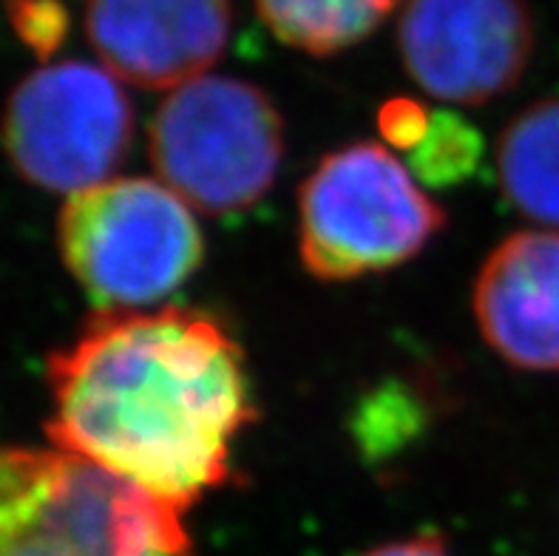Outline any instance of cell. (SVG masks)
I'll list each match as a JSON object with an SVG mask.
<instances>
[{
    "instance_id": "obj_1",
    "label": "cell",
    "mask_w": 559,
    "mask_h": 556,
    "mask_svg": "<svg viewBox=\"0 0 559 556\" xmlns=\"http://www.w3.org/2000/svg\"><path fill=\"white\" fill-rule=\"evenodd\" d=\"M55 449L185 508L230 477L253 421L245 360L193 310H103L49 358Z\"/></svg>"
},
{
    "instance_id": "obj_2",
    "label": "cell",
    "mask_w": 559,
    "mask_h": 556,
    "mask_svg": "<svg viewBox=\"0 0 559 556\" xmlns=\"http://www.w3.org/2000/svg\"><path fill=\"white\" fill-rule=\"evenodd\" d=\"M0 556H193L177 508L60 449L0 446Z\"/></svg>"
},
{
    "instance_id": "obj_3",
    "label": "cell",
    "mask_w": 559,
    "mask_h": 556,
    "mask_svg": "<svg viewBox=\"0 0 559 556\" xmlns=\"http://www.w3.org/2000/svg\"><path fill=\"white\" fill-rule=\"evenodd\" d=\"M57 241L80 287L108 310H142L202 264L193 208L163 179L114 177L66 199Z\"/></svg>"
},
{
    "instance_id": "obj_4",
    "label": "cell",
    "mask_w": 559,
    "mask_h": 556,
    "mask_svg": "<svg viewBox=\"0 0 559 556\" xmlns=\"http://www.w3.org/2000/svg\"><path fill=\"white\" fill-rule=\"evenodd\" d=\"M443 225L406 165L378 142L324 156L298 197L301 261L321 282H347L418 256Z\"/></svg>"
},
{
    "instance_id": "obj_5",
    "label": "cell",
    "mask_w": 559,
    "mask_h": 556,
    "mask_svg": "<svg viewBox=\"0 0 559 556\" xmlns=\"http://www.w3.org/2000/svg\"><path fill=\"white\" fill-rule=\"evenodd\" d=\"M282 154V117L248 80H191L174 88L151 120L156 179L211 216L259 202L276 182Z\"/></svg>"
},
{
    "instance_id": "obj_6",
    "label": "cell",
    "mask_w": 559,
    "mask_h": 556,
    "mask_svg": "<svg viewBox=\"0 0 559 556\" xmlns=\"http://www.w3.org/2000/svg\"><path fill=\"white\" fill-rule=\"evenodd\" d=\"M134 131L122 80L80 60L46 63L9 97L3 145L26 182L80 193L114 179Z\"/></svg>"
},
{
    "instance_id": "obj_7",
    "label": "cell",
    "mask_w": 559,
    "mask_h": 556,
    "mask_svg": "<svg viewBox=\"0 0 559 556\" xmlns=\"http://www.w3.org/2000/svg\"><path fill=\"white\" fill-rule=\"evenodd\" d=\"M525 0H406L397 49L429 97L483 106L511 92L534 55Z\"/></svg>"
},
{
    "instance_id": "obj_8",
    "label": "cell",
    "mask_w": 559,
    "mask_h": 556,
    "mask_svg": "<svg viewBox=\"0 0 559 556\" xmlns=\"http://www.w3.org/2000/svg\"><path fill=\"white\" fill-rule=\"evenodd\" d=\"M230 0H85V35L103 69L140 88L205 78L230 40Z\"/></svg>"
},
{
    "instance_id": "obj_9",
    "label": "cell",
    "mask_w": 559,
    "mask_h": 556,
    "mask_svg": "<svg viewBox=\"0 0 559 556\" xmlns=\"http://www.w3.org/2000/svg\"><path fill=\"white\" fill-rule=\"evenodd\" d=\"M475 318L511 367L559 372V233H518L491 250L475 284Z\"/></svg>"
},
{
    "instance_id": "obj_10",
    "label": "cell",
    "mask_w": 559,
    "mask_h": 556,
    "mask_svg": "<svg viewBox=\"0 0 559 556\" xmlns=\"http://www.w3.org/2000/svg\"><path fill=\"white\" fill-rule=\"evenodd\" d=\"M497 177L520 213L559 227V97L539 99L511 120L497 142Z\"/></svg>"
},
{
    "instance_id": "obj_11",
    "label": "cell",
    "mask_w": 559,
    "mask_h": 556,
    "mask_svg": "<svg viewBox=\"0 0 559 556\" xmlns=\"http://www.w3.org/2000/svg\"><path fill=\"white\" fill-rule=\"evenodd\" d=\"M401 0H255L264 26L290 49L326 57L361 43Z\"/></svg>"
},
{
    "instance_id": "obj_12",
    "label": "cell",
    "mask_w": 559,
    "mask_h": 556,
    "mask_svg": "<svg viewBox=\"0 0 559 556\" xmlns=\"http://www.w3.org/2000/svg\"><path fill=\"white\" fill-rule=\"evenodd\" d=\"M3 9L17 40L40 60H49L66 43L71 17L63 0H3Z\"/></svg>"
},
{
    "instance_id": "obj_13",
    "label": "cell",
    "mask_w": 559,
    "mask_h": 556,
    "mask_svg": "<svg viewBox=\"0 0 559 556\" xmlns=\"http://www.w3.org/2000/svg\"><path fill=\"white\" fill-rule=\"evenodd\" d=\"M361 556H452L447 551V545L440 540H426V536H418V540H404V543H390V545H378V548L367 551Z\"/></svg>"
}]
</instances>
